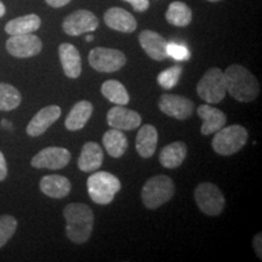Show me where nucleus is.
Instances as JSON below:
<instances>
[{"mask_svg": "<svg viewBox=\"0 0 262 262\" xmlns=\"http://www.w3.org/2000/svg\"><path fill=\"white\" fill-rule=\"evenodd\" d=\"M2 125L3 126H5V127H11V124H10L8 120H2Z\"/></svg>", "mask_w": 262, "mask_h": 262, "instance_id": "37", "label": "nucleus"}, {"mask_svg": "<svg viewBox=\"0 0 262 262\" xmlns=\"http://www.w3.org/2000/svg\"><path fill=\"white\" fill-rule=\"evenodd\" d=\"M173 194L175 185L172 180L166 175H158L147 180L141 192V198L147 209L155 210L168 203Z\"/></svg>", "mask_w": 262, "mask_h": 262, "instance_id": "4", "label": "nucleus"}, {"mask_svg": "<svg viewBox=\"0 0 262 262\" xmlns=\"http://www.w3.org/2000/svg\"><path fill=\"white\" fill-rule=\"evenodd\" d=\"M93 40H94V35L88 34L86 35V41H93Z\"/></svg>", "mask_w": 262, "mask_h": 262, "instance_id": "38", "label": "nucleus"}, {"mask_svg": "<svg viewBox=\"0 0 262 262\" xmlns=\"http://www.w3.org/2000/svg\"><path fill=\"white\" fill-rule=\"evenodd\" d=\"M196 113H198V117L203 119L201 133L205 136L215 134L216 131L224 127L226 122H227L226 114L217 108L209 106V103L199 106Z\"/></svg>", "mask_w": 262, "mask_h": 262, "instance_id": "18", "label": "nucleus"}, {"mask_svg": "<svg viewBox=\"0 0 262 262\" xmlns=\"http://www.w3.org/2000/svg\"><path fill=\"white\" fill-rule=\"evenodd\" d=\"M166 51H168V56L172 57L176 61H188L191 58V51L182 44L168 42Z\"/></svg>", "mask_w": 262, "mask_h": 262, "instance_id": "31", "label": "nucleus"}, {"mask_svg": "<svg viewBox=\"0 0 262 262\" xmlns=\"http://www.w3.org/2000/svg\"><path fill=\"white\" fill-rule=\"evenodd\" d=\"M166 21L176 27H186L192 21V10L182 2H173L169 5L165 14Z\"/></svg>", "mask_w": 262, "mask_h": 262, "instance_id": "27", "label": "nucleus"}, {"mask_svg": "<svg viewBox=\"0 0 262 262\" xmlns=\"http://www.w3.org/2000/svg\"><path fill=\"white\" fill-rule=\"evenodd\" d=\"M22 102L21 93L12 85L0 83V111L16 110Z\"/></svg>", "mask_w": 262, "mask_h": 262, "instance_id": "28", "label": "nucleus"}, {"mask_svg": "<svg viewBox=\"0 0 262 262\" xmlns=\"http://www.w3.org/2000/svg\"><path fill=\"white\" fill-rule=\"evenodd\" d=\"M157 145H158V131L156 126L150 125V124H145L141 126L136 136V150L140 157L142 158H150L155 155Z\"/></svg>", "mask_w": 262, "mask_h": 262, "instance_id": "20", "label": "nucleus"}, {"mask_svg": "<svg viewBox=\"0 0 262 262\" xmlns=\"http://www.w3.org/2000/svg\"><path fill=\"white\" fill-rule=\"evenodd\" d=\"M6 12V9H5V5L3 4L2 2H0V17H3V16L5 15Z\"/></svg>", "mask_w": 262, "mask_h": 262, "instance_id": "36", "label": "nucleus"}, {"mask_svg": "<svg viewBox=\"0 0 262 262\" xmlns=\"http://www.w3.org/2000/svg\"><path fill=\"white\" fill-rule=\"evenodd\" d=\"M63 73L71 79H77L81 74V57L78 49L70 42H62L58 48Z\"/></svg>", "mask_w": 262, "mask_h": 262, "instance_id": "16", "label": "nucleus"}, {"mask_svg": "<svg viewBox=\"0 0 262 262\" xmlns=\"http://www.w3.org/2000/svg\"><path fill=\"white\" fill-rule=\"evenodd\" d=\"M6 176H8V164H6L4 155L0 150V181L5 180Z\"/></svg>", "mask_w": 262, "mask_h": 262, "instance_id": "33", "label": "nucleus"}, {"mask_svg": "<svg viewBox=\"0 0 262 262\" xmlns=\"http://www.w3.org/2000/svg\"><path fill=\"white\" fill-rule=\"evenodd\" d=\"M226 91L238 102H253L260 94L255 75L241 64H231L224 72Z\"/></svg>", "mask_w": 262, "mask_h": 262, "instance_id": "2", "label": "nucleus"}, {"mask_svg": "<svg viewBox=\"0 0 262 262\" xmlns=\"http://www.w3.org/2000/svg\"><path fill=\"white\" fill-rule=\"evenodd\" d=\"M71 158V152L68 149L62 147H48L33 157L31 164L35 169L60 170L68 165Z\"/></svg>", "mask_w": 262, "mask_h": 262, "instance_id": "11", "label": "nucleus"}, {"mask_svg": "<svg viewBox=\"0 0 262 262\" xmlns=\"http://www.w3.org/2000/svg\"><path fill=\"white\" fill-rule=\"evenodd\" d=\"M98 25H100V21L96 15L89 10H77L63 19L62 29L66 34L71 37H78L80 34L96 31Z\"/></svg>", "mask_w": 262, "mask_h": 262, "instance_id": "9", "label": "nucleus"}, {"mask_svg": "<svg viewBox=\"0 0 262 262\" xmlns=\"http://www.w3.org/2000/svg\"><path fill=\"white\" fill-rule=\"evenodd\" d=\"M61 108L58 106H48L41 108L39 112L32 118L31 122L27 125V134L31 137H38L42 135L55 122H57L61 117Z\"/></svg>", "mask_w": 262, "mask_h": 262, "instance_id": "14", "label": "nucleus"}, {"mask_svg": "<svg viewBox=\"0 0 262 262\" xmlns=\"http://www.w3.org/2000/svg\"><path fill=\"white\" fill-rule=\"evenodd\" d=\"M186 156H187V145L182 141H176L160 150L159 162L164 168L176 169L183 163Z\"/></svg>", "mask_w": 262, "mask_h": 262, "instance_id": "23", "label": "nucleus"}, {"mask_svg": "<svg viewBox=\"0 0 262 262\" xmlns=\"http://www.w3.org/2000/svg\"><path fill=\"white\" fill-rule=\"evenodd\" d=\"M40 191L54 199L64 198L70 194L72 185L67 178L61 175H48L40 180Z\"/></svg>", "mask_w": 262, "mask_h": 262, "instance_id": "22", "label": "nucleus"}, {"mask_svg": "<svg viewBox=\"0 0 262 262\" xmlns=\"http://www.w3.org/2000/svg\"><path fill=\"white\" fill-rule=\"evenodd\" d=\"M102 143L104 149L112 158L123 157L127 149V145H129L125 134L122 130L113 129V127H111V130L104 133Z\"/></svg>", "mask_w": 262, "mask_h": 262, "instance_id": "24", "label": "nucleus"}, {"mask_svg": "<svg viewBox=\"0 0 262 262\" xmlns=\"http://www.w3.org/2000/svg\"><path fill=\"white\" fill-rule=\"evenodd\" d=\"M142 118L136 111L127 110L124 106L111 108L107 113V124L113 129L122 131L135 130L141 125Z\"/></svg>", "mask_w": 262, "mask_h": 262, "instance_id": "13", "label": "nucleus"}, {"mask_svg": "<svg viewBox=\"0 0 262 262\" xmlns=\"http://www.w3.org/2000/svg\"><path fill=\"white\" fill-rule=\"evenodd\" d=\"M101 93L110 102L117 106H126L130 102V96L125 86L120 81L111 79L106 80L101 86Z\"/></svg>", "mask_w": 262, "mask_h": 262, "instance_id": "26", "label": "nucleus"}, {"mask_svg": "<svg viewBox=\"0 0 262 262\" xmlns=\"http://www.w3.org/2000/svg\"><path fill=\"white\" fill-rule=\"evenodd\" d=\"M139 41L141 48L155 61H164L166 57H169L168 51H166L168 41L159 33L146 29L140 33Z\"/></svg>", "mask_w": 262, "mask_h": 262, "instance_id": "15", "label": "nucleus"}, {"mask_svg": "<svg viewBox=\"0 0 262 262\" xmlns=\"http://www.w3.org/2000/svg\"><path fill=\"white\" fill-rule=\"evenodd\" d=\"M208 2H210V3H217V2H221V0H208Z\"/></svg>", "mask_w": 262, "mask_h": 262, "instance_id": "39", "label": "nucleus"}, {"mask_svg": "<svg viewBox=\"0 0 262 262\" xmlns=\"http://www.w3.org/2000/svg\"><path fill=\"white\" fill-rule=\"evenodd\" d=\"M133 6L137 12H145L149 8V0H124Z\"/></svg>", "mask_w": 262, "mask_h": 262, "instance_id": "32", "label": "nucleus"}, {"mask_svg": "<svg viewBox=\"0 0 262 262\" xmlns=\"http://www.w3.org/2000/svg\"><path fill=\"white\" fill-rule=\"evenodd\" d=\"M42 42L37 35L18 34L11 35L6 41V50L11 56L17 58H28L40 54Z\"/></svg>", "mask_w": 262, "mask_h": 262, "instance_id": "10", "label": "nucleus"}, {"mask_svg": "<svg viewBox=\"0 0 262 262\" xmlns=\"http://www.w3.org/2000/svg\"><path fill=\"white\" fill-rule=\"evenodd\" d=\"M198 96L208 103H220L226 94L224 72L220 68H210L205 72L202 79L196 84Z\"/></svg>", "mask_w": 262, "mask_h": 262, "instance_id": "7", "label": "nucleus"}, {"mask_svg": "<svg viewBox=\"0 0 262 262\" xmlns=\"http://www.w3.org/2000/svg\"><path fill=\"white\" fill-rule=\"evenodd\" d=\"M94 106L89 101L83 100L77 102L68 113L67 118H66L64 125L67 130L70 131H78L81 130L89 122L90 117L93 116Z\"/></svg>", "mask_w": 262, "mask_h": 262, "instance_id": "21", "label": "nucleus"}, {"mask_svg": "<svg viewBox=\"0 0 262 262\" xmlns=\"http://www.w3.org/2000/svg\"><path fill=\"white\" fill-rule=\"evenodd\" d=\"M126 56L120 50L95 48L89 54V64L101 73H114L125 66Z\"/></svg>", "mask_w": 262, "mask_h": 262, "instance_id": "8", "label": "nucleus"}, {"mask_svg": "<svg viewBox=\"0 0 262 262\" xmlns=\"http://www.w3.org/2000/svg\"><path fill=\"white\" fill-rule=\"evenodd\" d=\"M158 107L164 114L178 120L188 119L194 111L193 101L173 94H163L159 98Z\"/></svg>", "mask_w": 262, "mask_h": 262, "instance_id": "12", "label": "nucleus"}, {"mask_svg": "<svg viewBox=\"0 0 262 262\" xmlns=\"http://www.w3.org/2000/svg\"><path fill=\"white\" fill-rule=\"evenodd\" d=\"M181 67H179V66H172V67L168 68V70L163 71L162 73H159L158 78H157L158 84L165 90L172 89L179 83L180 77H181Z\"/></svg>", "mask_w": 262, "mask_h": 262, "instance_id": "30", "label": "nucleus"}, {"mask_svg": "<svg viewBox=\"0 0 262 262\" xmlns=\"http://www.w3.org/2000/svg\"><path fill=\"white\" fill-rule=\"evenodd\" d=\"M103 150L98 143L86 142L78 158V168L84 172H94L102 166Z\"/></svg>", "mask_w": 262, "mask_h": 262, "instance_id": "19", "label": "nucleus"}, {"mask_svg": "<svg viewBox=\"0 0 262 262\" xmlns=\"http://www.w3.org/2000/svg\"><path fill=\"white\" fill-rule=\"evenodd\" d=\"M17 228V220L11 215L0 216V248L8 243Z\"/></svg>", "mask_w": 262, "mask_h": 262, "instance_id": "29", "label": "nucleus"}, {"mask_svg": "<svg viewBox=\"0 0 262 262\" xmlns=\"http://www.w3.org/2000/svg\"><path fill=\"white\" fill-rule=\"evenodd\" d=\"M261 243H262V235L261 233L256 234L254 237V249H255V253L258 256V258H262V249H261Z\"/></svg>", "mask_w": 262, "mask_h": 262, "instance_id": "34", "label": "nucleus"}, {"mask_svg": "<svg viewBox=\"0 0 262 262\" xmlns=\"http://www.w3.org/2000/svg\"><path fill=\"white\" fill-rule=\"evenodd\" d=\"M41 19L38 15L29 14L14 18L5 25V32L10 35L29 34L40 28Z\"/></svg>", "mask_w": 262, "mask_h": 262, "instance_id": "25", "label": "nucleus"}, {"mask_svg": "<svg viewBox=\"0 0 262 262\" xmlns=\"http://www.w3.org/2000/svg\"><path fill=\"white\" fill-rule=\"evenodd\" d=\"M104 24L107 27L122 33H133L136 31L137 22L129 11L122 8H111L104 12Z\"/></svg>", "mask_w": 262, "mask_h": 262, "instance_id": "17", "label": "nucleus"}, {"mask_svg": "<svg viewBox=\"0 0 262 262\" xmlns=\"http://www.w3.org/2000/svg\"><path fill=\"white\" fill-rule=\"evenodd\" d=\"M45 2H47L48 5H50L51 8H62V6L71 3V0H45Z\"/></svg>", "mask_w": 262, "mask_h": 262, "instance_id": "35", "label": "nucleus"}, {"mask_svg": "<svg viewBox=\"0 0 262 262\" xmlns=\"http://www.w3.org/2000/svg\"><path fill=\"white\" fill-rule=\"evenodd\" d=\"M248 139V130L244 126L231 125L216 131L211 146L217 155L228 157L243 148Z\"/></svg>", "mask_w": 262, "mask_h": 262, "instance_id": "5", "label": "nucleus"}, {"mask_svg": "<svg viewBox=\"0 0 262 262\" xmlns=\"http://www.w3.org/2000/svg\"><path fill=\"white\" fill-rule=\"evenodd\" d=\"M194 201L199 210L208 216H219L225 209L226 199L214 183H199L194 189Z\"/></svg>", "mask_w": 262, "mask_h": 262, "instance_id": "6", "label": "nucleus"}, {"mask_svg": "<svg viewBox=\"0 0 262 262\" xmlns=\"http://www.w3.org/2000/svg\"><path fill=\"white\" fill-rule=\"evenodd\" d=\"M66 219V234L75 244L89 241L94 229V212L84 203H71L63 209Z\"/></svg>", "mask_w": 262, "mask_h": 262, "instance_id": "1", "label": "nucleus"}, {"mask_svg": "<svg viewBox=\"0 0 262 262\" xmlns=\"http://www.w3.org/2000/svg\"><path fill=\"white\" fill-rule=\"evenodd\" d=\"M88 193L91 201L98 205H107L122 189V183L117 176L107 171H94L86 181Z\"/></svg>", "mask_w": 262, "mask_h": 262, "instance_id": "3", "label": "nucleus"}]
</instances>
